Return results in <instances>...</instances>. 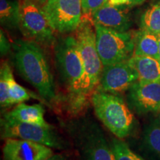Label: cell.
Listing matches in <instances>:
<instances>
[{
  "mask_svg": "<svg viewBox=\"0 0 160 160\" xmlns=\"http://www.w3.org/2000/svg\"><path fill=\"white\" fill-rule=\"evenodd\" d=\"M13 59L19 75L51 103L57 95L53 77L41 45L28 39H17L12 45Z\"/></svg>",
  "mask_w": 160,
  "mask_h": 160,
  "instance_id": "1",
  "label": "cell"
},
{
  "mask_svg": "<svg viewBox=\"0 0 160 160\" xmlns=\"http://www.w3.org/2000/svg\"><path fill=\"white\" fill-rule=\"evenodd\" d=\"M75 32L82 58L84 75L74 102L69 109L72 113H79L91 101L99 85L104 68L97 48L95 25L91 18L83 17Z\"/></svg>",
  "mask_w": 160,
  "mask_h": 160,
  "instance_id": "2",
  "label": "cell"
},
{
  "mask_svg": "<svg viewBox=\"0 0 160 160\" xmlns=\"http://www.w3.org/2000/svg\"><path fill=\"white\" fill-rule=\"evenodd\" d=\"M54 54L59 80L67 91L68 108H71L84 75V65L75 37L66 36L55 42Z\"/></svg>",
  "mask_w": 160,
  "mask_h": 160,
  "instance_id": "3",
  "label": "cell"
},
{
  "mask_svg": "<svg viewBox=\"0 0 160 160\" xmlns=\"http://www.w3.org/2000/svg\"><path fill=\"white\" fill-rule=\"evenodd\" d=\"M91 102L97 117L115 137L123 139L131 133L134 117L121 97L97 89Z\"/></svg>",
  "mask_w": 160,
  "mask_h": 160,
  "instance_id": "4",
  "label": "cell"
},
{
  "mask_svg": "<svg viewBox=\"0 0 160 160\" xmlns=\"http://www.w3.org/2000/svg\"><path fill=\"white\" fill-rule=\"evenodd\" d=\"M68 128L70 134L85 160H116L111 143L94 121L77 120Z\"/></svg>",
  "mask_w": 160,
  "mask_h": 160,
  "instance_id": "5",
  "label": "cell"
},
{
  "mask_svg": "<svg viewBox=\"0 0 160 160\" xmlns=\"http://www.w3.org/2000/svg\"><path fill=\"white\" fill-rule=\"evenodd\" d=\"M95 25L98 53L104 66L128 61L134 52V34Z\"/></svg>",
  "mask_w": 160,
  "mask_h": 160,
  "instance_id": "6",
  "label": "cell"
},
{
  "mask_svg": "<svg viewBox=\"0 0 160 160\" xmlns=\"http://www.w3.org/2000/svg\"><path fill=\"white\" fill-rule=\"evenodd\" d=\"M19 29L26 39L41 45H51L56 42L54 32L42 7L33 0L20 2Z\"/></svg>",
  "mask_w": 160,
  "mask_h": 160,
  "instance_id": "7",
  "label": "cell"
},
{
  "mask_svg": "<svg viewBox=\"0 0 160 160\" xmlns=\"http://www.w3.org/2000/svg\"><path fill=\"white\" fill-rule=\"evenodd\" d=\"M1 137L28 140L58 150L65 149L68 145L51 125H35L4 117L1 119Z\"/></svg>",
  "mask_w": 160,
  "mask_h": 160,
  "instance_id": "8",
  "label": "cell"
},
{
  "mask_svg": "<svg viewBox=\"0 0 160 160\" xmlns=\"http://www.w3.org/2000/svg\"><path fill=\"white\" fill-rule=\"evenodd\" d=\"M42 8L53 29L62 34L77 31L83 17L82 0H48Z\"/></svg>",
  "mask_w": 160,
  "mask_h": 160,
  "instance_id": "9",
  "label": "cell"
},
{
  "mask_svg": "<svg viewBox=\"0 0 160 160\" xmlns=\"http://www.w3.org/2000/svg\"><path fill=\"white\" fill-rule=\"evenodd\" d=\"M137 80V73L128 61L122 62L104 66L97 89L117 95L128 91Z\"/></svg>",
  "mask_w": 160,
  "mask_h": 160,
  "instance_id": "10",
  "label": "cell"
},
{
  "mask_svg": "<svg viewBox=\"0 0 160 160\" xmlns=\"http://www.w3.org/2000/svg\"><path fill=\"white\" fill-rule=\"evenodd\" d=\"M128 91L129 102L137 112H160V81H137Z\"/></svg>",
  "mask_w": 160,
  "mask_h": 160,
  "instance_id": "11",
  "label": "cell"
},
{
  "mask_svg": "<svg viewBox=\"0 0 160 160\" xmlns=\"http://www.w3.org/2000/svg\"><path fill=\"white\" fill-rule=\"evenodd\" d=\"M3 160H44L53 154L51 148L28 140L8 138L2 148Z\"/></svg>",
  "mask_w": 160,
  "mask_h": 160,
  "instance_id": "12",
  "label": "cell"
},
{
  "mask_svg": "<svg viewBox=\"0 0 160 160\" xmlns=\"http://www.w3.org/2000/svg\"><path fill=\"white\" fill-rule=\"evenodd\" d=\"M94 25L119 32L128 31L131 26V19L127 9L105 3L91 15Z\"/></svg>",
  "mask_w": 160,
  "mask_h": 160,
  "instance_id": "13",
  "label": "cell"
},
{
  "mask_svg": "<svg viewBox=\"0 0 160 160\" xmlns=\"http://www.w3.org/2000/svg\"><path fill=\"white\" fill-rule=\"evenodd\" d=\"M44 116L45 109L42 105H27L22 102L18 104L14 108L6 113L4 118L42 126L50 125L46 122Z\"/></svg>",
  "mask_w": 160,
  "mask_h": 160,
  "instance_id": "14",
  "label": "cell"
},
{
  "mask_svg": "<svg viewBox=\"0 0 160 160\" xmlns=\"http://www.w3.org/2000/svg\"><path fill=\"white\" fill-rule=\"evenodd\" d=\"M137 73L139 82L160 81V61L147 56L133 55L128 60Z\"/></svg>",
  "mask_w": 160,
  "mask_h": 160,
  "instance_id": "15",
  "label": "cell"
},
{
  "mask_svg": "<svg viewBox=\"0 0 160 160\" xmlns=\"http://www.w3.org/2000/svg\"><path fill=\"white\" fill-rule=\"evenodd\" d=\"M133 55L159 59V35L141 29L134 34Z\"/></svg>",
  "mask_w": 160,
  "mask_h": 160,
  "instance_id": "16",
  "label": "cell"
},
{
  "mask_svg": "<svg viewBox=\"0 0 160 160\" xmlns=\"http://www.w3.org/2000/svg\"><path fill=\"white\" fill-rule=\"evenodd\" d=\"M20 2L17 0H0V22L10 29L19 28Z\"/></svg>",
  "mask_w": 160,
  "mask_h": 160,
  "instance_id": "17",
  "label": "cell"
},
{
  "mask_svg": "<svg viewBox=\"0 0 160 160\" xmlns=\"http://www.w3.org/2000/svg\"><path fill=\"white\" fill-rule=\"evenodd\" d=\"M141 29L160 34V0L149 7L142 15L140 20Z\"/></svg>",
  "mask_w": 160,
  "mask_h": 160,
  "instance_id": "18",
  "label": "cell"
},
{
  "mask_svg": "<svg viewBox=\"0 0 160 160\" xmlns=\"http://www.w3.org/2000/svg\"><path fill=\"white\" fill-rule=\"evenodd\" d=\"M14 79L9 63L3 62L0 68V105L2 108L9 107V91L12 80Z\"/></svg>",
  "mask_w": 160,
  "mask_h": 160,
  "instance_id": "19",
  "label": "cell"
},
{
  "mask_svg": "<svg viewBox=\"0 0 160 160\" xmlns=\"http://www.w3.org/2000/svg\"><path fill=\"white\" fill-rule=\"evenodd\" d=\"M144 143L151 153L160 158L159 119H155L146 127L144 132Z\"/></svg>",
  "mask_w": 160,
  "mask_h": 160,
  "instance_id": "20",
  "label": "cell"
},
{
  "mask_svg": "<svg viewBox=\"0 0 160 160\" xmlns=\"http://www.w3.org/2000/svg\"><path fill=\"white\" fill-rule=\"evenodd\" d=\"M111 145L116 160H144L120 139H112Z\"/></svg>",
  "mask_w": 160,
  "mask_h": 160,
  "instance_id": "21",
  "label": "cell"
},
{
  "mask_svg": "<svg viewBox=\"0 0 160 160\" xmlns=\"http://www.w3.org/2000/svg\"><path fill=\"white\" fill-rule=\"evenodd\" d=\"M36 98L33 93L25 89L16 82L15 79L12 80L9 91V105H18L28 101L31 98Z\"/></svg>",
  "mask_w": 160,
  "mask_h": 160,
  "instance_id": "22",
  "label": "cell"
},
{
  "mask_svg": "<svg viewBox=\"0 0 160 160\" xmlns=\"http://www.w3.org/2000/svg\"><path fill=\"white\" fill-rule=\"evenodd\" d=\"M108 0H83L82 1V13L83 17L91 18V15Z\"/></svg>",
  "mask_w": 160,
  "mask_h": 160,
  "instance_id": "23",
  "label": "cell"
},
{
  "mask_svg": "<svg viewBox=\"0 0 160 160\" xmlns=\"http://www.w3.org/2000/svg\"><path fill=\"white\" fill-rule=\"evenodd\" d=\"M145 1V0H108L107 3L122 8L128 9L129 8L141 5Z\"/></svg>",
  "mask_w": 160,
  "mask_h": 160,
  "instance_id": "24",
  "label": "cell"
},
{
  "mask_svg": "<svg viewBox=\"0 0 160 160\" xmlns=\"http://www.w3.org/2000/svg\"><path fill=\"white\" fill-rule=\"evenodd\" d=\"M0 48H1V55L5 56L11 50V45L9 41L6 38L5 35L4 34L3 31H1V36H0Z\"/></svg>",
  "mask_w": 160,
  "mask_h": 160,
  "instance_id": "25",
  "label": "cell"
},
{
  "mask_svg": "<svg viewBox=\"0 0 160 160\" xmlns=\"http://www.w3.org/2000/svg\"><path fill=\"white\" fill-rule=\"evenodd\" d=\"M44 160H67L65 157L62 154H60V153H57V154H52L48 158H46Z\"/></svg>",
  "mask_w": 160,
  "mask_h": 160,
  "instance_id": "26",
  "label": "cell"
},
{
  "mask_svg": "<svg viewBox=\"0 0 160 160\" xmlns=\"http://www.w3.org/2000/svg\"><path fill=\"white\" fill-rule=\"evenodd\" d=\"M33 1L37 2H38V3L42 4V5H44V4H45L46 2L48 1V0H33Z\"/></svg>",
  "mask_w": 160,
  "mask_h": 160,
  "instance_id": "27",
  "label": "cell"
},
{
  "mask_svg": "<svg viewBox=\"0 0 160 160\" xmlns=\"http://www.w3.org/2000/svg\"><path fill=\"white\" fill-rule=\"evenodd\" d=\"M159 59L160 61V34L159 35Z\"/></svg>",
  "mask_w": 160,
  "mask_h": 160,
  "instance_id": "28",
  "label": "cell"
},
{
  "mask_svg": "<svg viewBox=\"0 0 160 160\" xmlns=\"http://www.w3.org/2000/svg\"><path fill=\"white\" fill-rule=\"evenodd\" d=\"M159 113H160V112H159ZM159 122H160V116H159Z\"/></svg>",
  "mask_w": 160,
  "mask_h": 160,
  "instance_id": "29",
  "label": "cell"
},
{
  "mask_svg": "<svg viewBox=\"0 0 160 160\" xmlns=\"http://www.w3.org/2000/svg\"><path fill=\"white\" fill-rule=\"evenodd\" d=\"M83 1V0H82V2Z\"/></svg>",
  "mask_w": 160,
  "mask_h": 160,
  "instance_id": "30",
  "label": "cell"
}]
</instances>
